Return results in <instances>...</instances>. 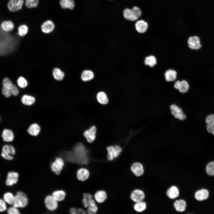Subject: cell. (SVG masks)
Returning <instances> with one entry per match:
<instances>
[{
	"mask_svg": "<svg viewBox=\"0 0 214 214\" xmlns=\"http://www.w3.org/2000/svg\"><path fill=\"white\" fill-rule=\"evenodd\" d=\"M3 199L9 204L13 205L15 199V196L11 192H7L3 195Z\"/></svg>",
	"mask_w": 214,
	"mask_h": 214,
	"instance_id": "e575fe53",
	"label": "cell"
},
{
	"mask_svg": "<svg viewBox=\"0 0 214 214\" xmlns=\"http://www.w3.org/2000/svg\"><path fill=\"white\" fill-rule=\"evenodd\" d=\"M1 93L6 97H9L12 95L11 91L2 87L1 88Z\"/></svg>",
	"mask_w": 214,
	"mask_h": 214,
	"instance_id": "7dc6e473",
	"label": "cell"
},
{
	"mask_svg": "<svg viewBox=\"0 0 214 214\" xmlns=\"http://www.w3.org/2000/svg\"><path fill=\"white\" fill-rule=\"evenodd\" d=\"M130 198L133 202H137L143 201L145 198V194L142 191L136 189L132 192Z\"/></svg>",
	"mask_w": 214,
	"mask_h": 214,
	"instance_id": "9a60e30c",
	"label": "cell"
},
{
	"mask_svg": "<svg viewBox=\"0 0 214 214\" xmlns=\"http://www.w3.org/2000/svg\"><path fill=\"white\" fill-rule=\"evenodd\" d=\"M16 83L18 86L21 88L24 89L28 85V82L26 79L23 77L20 76L17 79Z\"/></svg>",
	"mask_w": 214,
	"mask_h": 214,
	"instance_id": "f35d334b",
	"label": "cell"
},
{
	"mask_svg": "<svg viewBox=\"0 0 214 214\" xmlns=\"http://www.w3.org/2000/svg\"><path fill=\"white\" fill-rule=\"evenodd\" d=\"M146 203L143 201L136 202L134 205V209L137 212H141L144 211L146 209Z\"/></svg>",
	"mask_w": 214,
	"mask_h": 214,
	"instance_id": "d590c367",
	"label": "cell"
},
{
	"mask_svg": "<svg viewBox=\"0 0 214 214\" xmlns=\"http://www.w3.org/2000/svg\"><path fill=\"white\" fill-rule=\"evenodd\" d=\"M94 77L93 72L89 70L84 71L81 75V78L84 81H87L92 79Z\"/></svg>",
	"mask_w": 214,
	"mask_h": 214,
	"instance_id": "1f68e13d",
	"label": "cell"
},
{
	"mask_svg": "<svg viewBox=\"0 0 214 214\" xmlns=\"http://www.w3.org/2000/svg\"><path fill=\"white\" fill-rule=\"evenodd\" d=\"M54 28L55 25L54 23L50 20L45 21L41 26L42 31L46 34L51 32L54 30Z\"/></svg>",
	"mask_w": 214,
	"mask_h": 214,
	"instance_id": "ac0fdd59",
	"label": "cell"
},
{
	"mask_svg": "<svg viewBox=\"0 0 214 214\" xmlns=\"http://www.w3.org/2000/svg\"><path fill=\"white\" fill-rule=\"evenodd\" d=\"M108 0L109 1H113L114 0Z\"/></svg>",
	"mask_w": 214,
	"mask_h": 214,
	"instance_id": "f5cc1de1",
	"label": "cell"
},
{
	"mask_svg": "<svg viewBox=\"0 0 214 214\" xmlns=\"http://www.w3.org/2000/svg\"><path fill=\"white\" fill-rule=\"evenodd\" d=\"M114 147L115 150L116 155L117 157L121 152L122 150L121 147L118 145L115 146Z\"/></svg>",
	"mask_w": 214,
	"mask_h": 214,
	"instance_id": "681fc988",
	"label": "cell"
},
{
	"mask_svg": "<svg viewBox=\"0 0 214 214\" xmlns=\"http://www.w3.org/2000/svg\"><path fill=\"white\" fill-rule=\"evenodd\" d=\"M41 131V127L40 125L37 123H33L31 124L27 130L28 133L30 136H38Z\"/></svg>",
	"mask_w": 214,
	"mask_h": 214,
	"instance_id": "5bb4252c",
	"label": "cell"
},
{
	"mask_svg": "<svg viewBox=\"0 0 214 214\" xmlns=\"http://www.w3.org/2000/svg\"><path fill=\"white\" fill-rule=\"evenodd\" d=\"M92 195L88 193H85L83 194V199L82 203L85 207H88L89 202L92 199Z\"/></svg>",
	"mask_w": 214,
	"mask_h": 214,
	"instance_id": "60d3db41",
	"label": "cell"
},
{
	"mask_svg": "<svg viewBox=\"0 0 214 214\" xmlns=\"http://www.w3.org/2000/svg\"><path fill=\"white\" fill-rule=\"evenodd\" d=\"M28 31V26L25 24H22L18 28L17 34L20 37H23L27 34Z\"/></svg>",
	"mask_w": 214,
	"mask_h": 214,
	"instance_id": "4dcf8cb0",
	"label": "cell"
},
{
	"mask_svg": "<svg viewBox=\"0 0 214 214\" xmlns=\"http://www.w3.org/2000/svg\"><path fill=\"white\" fill-rule=\"evenodd\" d=\"M209 192L205 189H202L197 191L195 193L196 199L198 201H202L207 199L209 196Z\"/></svg>",
	"mask_w": 214,
	"mask_h": 214,
	"instance_id": "7402d4cb",
	"label": "cell"
},
{
	"mask_svg": "<svg viewBox=\"0 0 214 214\" xmlns=\"http://www.w3.org/2000/svg\"><path fill=\"white\" fill-rule=\"evenodd\" d=\"M12 95L17 96L19 94V91L18 89L15 84H14L11 91Z\"/></svg>",
	"mask_w": 214,
	"mask_h": 214,
	"instance_id": "c3c4849f",
	"label": "cell"
},
{
	"mask_svg": "<svg viewBox=\"0 0 214 214\" xmlns=\"http://www.w3.org/2000/svg\"><path fill=\"white\" fill-rule=\"evenodd\" d=\"M19 175L15 171H10L7 174L5 181L6 185L8 186H12L17 183L18 181Z\"/></svg>",
	"mask_w": 214,
	"mask_h": 214,
	"instance_id": "7c38bea8",
	"label": "cell"
},
{
	"mask_svg": "<svg viewBox=\"0 0 214 214\" xmlns=\"http://www.w3.org/2000/svg\"><path fill=\"white\" fill-rule=\"evenodd\" d=\"M134 28L139 33H144L147 30L149 24L147 21L142 19H138L134 22Z\"/></svg>",
	"mask_w": 214,
	"mask_h": 214,
	"instance_id": "8992f818",
	"label": "cell"
},
{
	"mask_svg": "<svg viewBox=\"0 0 214 214\" xmlns=\"http://www.w3.org/2000/svg\"><path fill=\"white\" fill-rule=\"evenodd\" d=\"M64 160L60 157L56 158L51 165L52 171L57 175L59 174L64 166Z\"/></svg>",
	"mask_w": 214,
	"mask_h": 214,
	"instance_id": "5b68a950",
	"label": "cell"
},
{
	"mask_svg": "<svg viewBox=\"0 0 214 214\" xmlns=\"http://www.w3.org/2000/svg\"><path fill=\"white\" fill-rule=\"evenodd\" d=\"M170 108L172 114L176 118L181 120H183L186 119V116L182 109L177 105H172Z\"/></svg>",
	"mask_w": 214,
	"mask_h": 214,
	"instance_id": "ba28073f",
	"label": "cell"
},
{
	"mask_svg": "<svg viewBox=\"0 0 214 214\" xmlns=\"http://www.w3.org/2000/svg\"><path fill=\"white\" fill-rule=\"evenodd\" d=\"M180 82V81H177L175 82L174 86L176 89H178Z\"/></svg>",
	"mask_w": 214,
	"mask_h": 214,
	"instance_id": "f907efd6",
	"label": "cell"
},
{
	"mask_svg": "<svg viewBox=\"0 0 214 214\" xmlns=\"http://www.w3.org/2000/svg\"><path fill=\"white\" fill-rule=\"evenodd\" d=\"M75 163L86 164L88 162V151L81 143H77L72 148Z\"/></svg>",
	"mask_w": 214,
	"mask_h": 214,
	"instance_id": "6da1fadb",
	"label": "cell"
},
{
	"mask_svg": "<svg viewBox=\"0 0 214 214\" xmlns=\"http://www.w3.org/2000/svg\"><path fill=\"white\" fill-rule=\"evenodd\" d=\"M179 192L178 188L176 186H172L167 191L166 194L168 197L171 199H174L179 195Z\"/></svg>",
	"mask_w": 214,
	"mask_h": 214,
	"instance_id": "d4e9b609",
	"label": "cell"
},
{
	"mask_svg": "<svg viewBox=\"0 0 214 214\" xmlns=\"http://www.w3.org/2000/svg\"><path fill=\"white\" fill-rule=\"evenodd\" d=\"M135 15L139 19L142 14V12L140 7L138 6L135 5L131 7Z\"/></svg>",
	"mask_w": 214,
	"mask_h": 214,
	"instance_id": "b9f144b4",
	"label": "cell"
},
{
	"mask_svg": "<svg viewBox=\"0 0 214 214\" xmlns=\"http://www.w3.org/2000/svg\"><path fill=\"white\" fill-rule=\"evenodd\" d=\"M44 202L46 207L50 211L54 210L57 208L58 201L52 195L47 196L45 199Z\"/></svg>",
	"mask_w": 214,
	"mask_h": 214,
	"instance_id": "9c48e42d",
	"label": "cell"
},
{
	"mask_svg": "<svg viewBox=\"0 0 214 214\" xmlns=\"http://www.w3.org/2000/svg\"><path fill=\"white\" fill-rule=\"evenodd\" d=\"M177 75V72L175 70H169L166 71L165 73V79L168 82L173 81L176 79Z\"/></svg>",
	"mask_w": 214,
	"mask_h": 214,
	"instance_id": "4316f807",
	"label": "cell"
},
{
	"mask_svg": "<svg viewBox=\"0 0 214 214\" xmlns=\"http://www.w3.org/2000/svg\"><path fill=\"white\" fill-rule=\"evenodd\" d=\"M94 198L97 202L101 203L104 202L107 198V194L104 190H99L95 194Z\"/></svg>",
	"mask_w": 214,
	"mask_h": 214,
	"instance_id": "603a6c76",
	"label": "cell"
},
{
	"mask_svg": "<svg viewBox=\"0 0 214 214\" xmlns=\"http://www.w3.org/2000/svg\"><path fill=\"white\" fill-rule=\"evenodd\" d=\"M60 4L63 9H68L70 10H73L75 6L74 0H60Z\"/></svg>",
	"mask_w": 214,
	"mask_h": 214,
	"instance_id": "cb8c5ba5",
	"label": "cell"
},
{
	"mask_svg": "<svg viewBox=\"0 0 214 214\" xmlns=\"http://www.w3.org/2000/svg\"><path fill=\"white\" fill-rule=\"evenodd\" d=\"M1 136L3 140L5 142H11L14 138V135L12 131L8 129H5L3 131Z\"/></svg>",
	"mask_w": 214,
	"mask_h": 214,
	"instance_id": "ffe728a7",
	"label": "cell"
},
{
	"mask_svg": "<svg viewBox=\"0 0 214 214\" xmlns=\"http://www.w3.org/2000/svg\"><path fill=\"white\" fill-rule=\"evenodd\" d=\"M131 170L136 176H140L143 174L144 169L142 165L139 162H135L131 165Z\"/></svg>",
	"mask_w": 214,
	"mask_h": 214,
	"instance_id": "2e32d148",
	"label": "cell"
},
{
	"mask_svg": "<svg viewBox=\"0 0 214 214\" xmlns=\"http://www.w3.org/2000/svg\"><path fill=\"white\" fill-rule=\"evenodd\" d=\"M28 202V199L26 195L23 192L18 191L15 196V199L13 206L18 208L26 207Z\"/></svg>",
	"mask_w": 214,
	"mask_h": 214,
	"instance_id": "7a4b0ae2",
	"label": "cell"
},
{
	"mask_svg": "<svg viewBox=\"0 0 214 214\" xmlns=\"http://www.w3.org/2000/svg\"><path fill=\"white\" fill-rule=\"evenodd\" d=\"M36 99L33 95L28 94L23 95L21 98V101L22 104L26 106H31L36 102Z\"/></svg>",
	"mask_w": 214,
	"mask_h": 214,
	"instance_id": "e0dca14e",
	"label": "cell"
},
{
	"mask_svg": "<svg viewBox=\"0 0 214 214\" xmlns=\"http://www.w3.org/2000/svg\"><path fill=\"white\" fill-rule=\"evenodd\" d=\"M14 23L10 20H4L2 21L0 24L1 29L5 33H9L12 31L15 28Z\"/></svg>",
	"mask_w": 214,
	"mask_h": 214,
	"instance_id": "8fae6325",
	"label": "cell"
},
{
	"mask_svg": "<svg viewBox=\"0 0 214 214\" xmlns=\"http://www.w3.org/2000/svg\"><path fill=\"white\" fill-rule=\"evenodd\" d=\"M15 149L12 145H5L2 147L1 155L5 159L11 160L13 159L14 157L12 155H15Z\"/></svg>",
	"mask_w": 214,
	"mask_h": 214,
	"instance_id": "277c9868",
	"label": "cell"
},
{
	"mask_svg": "<svg viewBox=\"0 0 214 214\" xmlns=\"http://www.w3.org/2000/svg\"><path fill=\"white\" fill-rule=\"evenodd\" d=\"M212 133H213V134L214 135V130L213 131V132H212Z\"/></svg>",
	"mask_w": 214,
	"mask_h": 214,
	"instance_id": "816d5d0a",
	"label": "cell"
},
{
	"mask_svg": "<svg viewBox=\"0 0 214 214\" xmlns=\"http://www.w3.org/2000/svg\"><path fill=\"white\" fill-rule=\"evenodd\" d=\"M206 171L208 175L214 176V162H210L207 165Z\"/></svg>",
	"mask_w": 214,
	"mask_h": 214,
	"instance_id": "7bdbcfd3",
	"label": "cell"
},
{
	"mask_svg": "<svg viewBox=\"0 0 214 214\" xmlns=\"http://www.w3.org/2000/svg\"><path fill=\"white\" fill-rule=\"evenodd\" d=\"M7 209L6 202L3 199H0V212H3Z\"/></svg>",
	"mask_w": 214,
	"mask_h": 214,
	"instance_id": "bcb514c9",
	"label": "cell"
},
{
	"mask_svg": "<svg viewBox=\"0 0 214 214\" xmlns=\"http://www.w3.org/2000/svg\"><path fill=\"white\" fill-rule=\"evenodd\" d=\"M70 213L71 214H85V211L81 208H72L69 210Z\"/></svg>",
	"mask_w": 214,
	"mask_h": 214,
	"instance_id": "ee69618b",
	"label": "cell"
},
{
	"mask_svg": "<svg viewBox=\"0 0 214 214\" xmlns=\"http://www.w3.org/2000/svg\"><path fill=\"white\" fill-rule=\"evenodd\" d=\"M7 213L9 214H19L20 213L18 208L13 206L10 207L8 209Z\"/></svg>",
	"mask_w": 214,
	"mask_h": 214,
	"instance_id": "f6af8a7d",
	"label": "cell"
},
{
	"mask_svg": "<svg viewBox=\"0 0 214 214\" xmlns=\"http://www.w3.org/2000/svg\"><path fill=\"white\" fill-rule=\"evenodd\" d=\"M107 150L108 151L107 158L108 160L111 161L117 158L114 146H108L107 148Z\"/></svg>",
	"mask_w": 214,
	"mask_h": 214,
	"instance_id": "d6a6232c",
	"label": "cell"
},
{
	"mask_svg": "<svg viewBox=\"0 0 214 214\" xmlns=\"http://www.w3.org/2000/svg\"><path fill=\"white\" fill-rule=\"evenodd\" d=\"M53 74L54 78L59 81L62 80L64 76V73L58 68H55L53 70Z\"/></svg>",
	"mask_w": 214,
	"mask_h": 214,
	"instance_id": "836d02e7",
	"label": "cell"
},
{
	"mask_svg": "<svg viewBox=\"0 0 214 214\" xmlns=\"http://www.w3.org/2000/svg\"><path fill=\"white\" fill-rule=\"evenodd\" d=\"M52 196L58 202L63 200L65 197V192L63 190H57L54 191Z\"/></svg>",
	"mask_w": 214,
	"mask_h": 214,
	"instance_id": "f546056e",
	"label": "cell"
},
{
	"mask_svg": "<svg viewBox=\"0 0 214 214\" xmlns=\"http://www.w3.org/2000/svg\"><path fill=\"white\" fill-rule=\"evenodd\" d=\"M207 123V129L208 131L212 133L214 130V114H210L207 116L205 119Z\"/></svg>",
	"mask_w": 214,
	"mask_h": 214,
	"instance_id": "44dd1931",
	"label": "cell"
},
{
	"mask_svg": "<svg viewBox=\"0 0 214 214\" xmlns=\"http://www.w3.org/2000/svg\"><path fill=\"white\" fill-rule=\"evenodd\" d=\"M96 128L95 126H92L88 130L85 131L83 135L87 141L92 143L94 141L96 138Z\"/></svg>",
	"mask_w": 214,
	"mask_h": 214,
	"instance_id": "4fadbf2b",
	"label": "cell"
},
{
	"mask_svg": "<svg viewBox=\"0 0 214 214\" xmlns=\"http://www.w3.org/2000/svg\"><path fill=\"white\" fill-rule=\"evenodd\" d=\"M189 85L188 82L185 80L181 81L178 90L182 93L186 92L189 89Z\"/></svg>",
	"mask_w": 214,
	"mask_h": 214,
	"instance_id": "74e56055",
	"label": "cell"
},
{
	"mask_svg": "<svg viewBox=\"0 0 214 214\" xmlns=\"http://www.w3.org/2000/svg\"><path fill=\"white\" fill-rule=\"evenodd\" d=\"M96 97L98 102L102 104H106L108 102V100L106 95L103 92H99L97 94Z\"/></svg>",
	"mask_w": 214,
	"mask_h": 214,
	"instance_id": "83f0119b",
	"label": "cell"
},
{
	"mask_svg": "<svg viewBox=\"0 0 214 214\" xmlns=\"http://www.w3.org/2000/svg\"><path fill=\"white\" fill-rule=\"evenodd\" d=\"M145 64L151 67H154L157 63L155 57L152 55H150L146 57L144 61Z\"/></svg>",
	"mask_w": 214,
	"mask_h": 214,
	"instance_id": "8d00e7d4",
	"label": "cell"
},
{
	"mask_svg": "<svg viewBox=\"0 0 214 214\" xmlns=\"http://www.w3.org/2000/svg\"><path fill=\"white\" fill-rule=\"evenodd\" d=\"M188 46L190 48L193 50H198L202 47L199 37L196 35L190 37L188 40Z\"/></svg>",
	"mask_w": 214,
	"mask_h": 214,
	"instance_id": "52a82bcc",
	"label": "cell"
},
{
	"mask_svg": "<svg viewBox=\"0 0 214 214\" xmlns=\"http://www.w3.org/2000/svg\"><path fill=\"white\" fill-rule=\"evenodd\" d=\"M39 0H25V6L29 8L36 7L38 5Z\"/></svg>",
	"mask_w": 214,
	"mask_h": 214,
	"instance_id": "ab89813d",
	"label": "cell"
},
{
	"mask_svg": "<svg viewBox=\"0 0 214 214\" xmlns=\"http://www.w3.org/2000/svg\"><path fill=\"white\" fill-rule=\"evenodd\" d=\"M123 18L125 20L131 22H135L138 19L134 14L131 8H124L122 12Z\"/></svg>",
	"mask_w": 214,
	"mask_h": 214,
	"instance_id": "30bf717a",
	"label": "cell"
},
{
	"mask_svg": "<svg viewBox=\"0 0 214 214\" xmlns=\"http://www.w3.org/2000/svg\"><path fill=\"white\" fill-rule=\"evenodd\" d=\"M186 205L185 201L181 199L176 200L174 203L175 209L177 211L179 212L184 211L185 209Z\"/></svg>",
	"mask_w": 214,
	"mask_h": 214,
	"instance_id": "484cf974",
	"label": "cell"
},
{
	"mask_svg": "<svg viewBox=\"0 0 214 214\" xmlns=\"http://www.w3.org/2000/svg\"><path fill=\"white\" fill-rule=\"evenodd\" d=\"M90 173L89 171L85 168H81L77 171V177L78 179L81 181H84L86 180L89 177Z\"/></svg>",
	"mask_w": 214,
	"mask_h": 214,
	"instance_id": "d6986e66",
	"label": "cell"
},
{
	"mask_svg": "<svg viewBox=\"0 0 214 214\" xmlns=\"http://www.w3.org/2000/svg\"><path fill=\"white\" fill-rule=\"evenodd\" d=\"M98 210L95 201L92 199L89 202L87 213L89 214H95Z\"/></svg>",
	"mask_w": 214,
	"mask_h": 214,
	"instance_id": "f1b7e54d",
	"label": "cell"
},
{
	"mask_svg": "<svg viewBox=\"0 0 214 214\" xmlns=\"http://www.w3.org/2000/svg\"><path fill=\"white\" fill-rule=\"evenodd\" d=\"M24 4V0H9L7 7L10 12H15L21 10Z\"/></svg>",
	"mask_w": 214,
	"mask_h": 214,
	"instance_id": "3957f363",
	"label": "cell"
}]
</instances>
